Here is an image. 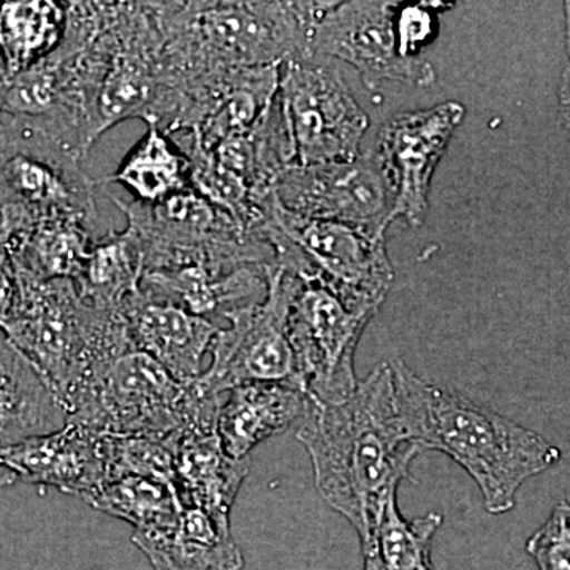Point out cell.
Segmentation results:
<instances>
[{
  "mask_svg": "<svg viewBox=\"0 0 570 570\" xmlns=\"http://www.w3.org/2000/svg\"><path fill=\"white\" fill-rule=\"evenodd\" d=\"M296 439L307 450L318 494L365 542L420 449L397 412L392 363H379L340 403L307 400Z\"/></svg>",
  "mask_w": 570,
  "mask_h": 570,
  "instance_id": "1",
  "label": "cell"
},
{
  "mask_svg": "<svg viewBox=\"0 0 570 570\" xmlns=\"http://www.w3.org/2000/svg\"><path fill=\"white\" fill-rule=\"evenodd\" d=\"M390 363L407 438L420 450H436L460 464L478 483L491 515L510 512L527 480L560 463L561 450L530 428L430 384L403 360Z\"/></svg>",
  "mask_w": 570,
  "mask_h": 570,
  "instance_id": "2",
  "label": "cell"
},
{
  "mask_svg": "<svg viewBox=\"0 0 570 570\" xmlns=\"http://www.w3.org/2000/svg\"><path fill=\"white\" fill-rule=\"evenodd\" d=\"M225 393L183 384L140 348L94 366L63 400L69 423L115 436L175 439L186 431H217Z\"/></svg>",
  "mask_w": 570,
  "mask_h": 570,
  "instance_id": "3",
  "label": "cell"
},
{
  "mask_svg": "<svg viewBox=\"0 0 570 570\" xmlns=\"http://www.w3.org/2000/svg\"><path fill=\"white\" fill-rule=\"evenodd\" d=\"M335 2H168L167 40L195 70L281 67L313 56Z\"/></svg>",
  "mask_w": 570,
  "mask_h": 570,
  "instance_id": "4",
  "label": "cell"
},
{
  "mask_svg": "<svg viewBox=\"0 0 570 570\" xmlns=\"http://www.w3.org/2000/svg\"><path fill=\"white\" fill-rule=\"evenodd\" d=\"M17 279L0 330L62 403L94 366L135 346L122 314L88 305L73 281Z\"/></svg>",
  "mask_w": 570,
  "mask_h": 570,
  "instance_id": "5",
  "label": "cell"
},
{
  "mask_svg": "<svg viewBox=\"0 0 570 570\" xmlns=\"http://www.w3.org/2000/svg\"><path fill=\"white\" fill-rule=\"evenodd\" d=\"M110 198L141 247L145 273L183 266L230 273L243 266L277 265L276 249L265 228L245 230L193 187L159 204Z\"/></svg>",
  "mask_w": 570,
  "mask_h": 570,
  "instance_id": "6",
  "label": "cell"
},
{
  "mask_svg": "<svg viewBox=\"0 0 570 570\" xmlns=\"http://www.w3.org/2000/svg\"><path fill=\"white\" fill-rule=\"evenodd\" d=\"M81 157L32 119L0 115V212L21 225L77 216L96 224V181Z\"/></svg>",
  "mask_w": 570,
  "mask_h": 570,
  "instance_id": "7",
  "label": "cell"
},
{
  "mask_svg": "<svg viewBox=\"0 0 570 570\" xmlns=\"http://www.w3.org/2000/svg\"><path fill=\"white\" fill-rule=\"evenodd\" d=\"M302 277L284 266H269L268 292L261 302L224 314L227 326L214 337L212 362L197 384L223 395L250 382H283L299 387L288 336V316Z\"/></svg>",
  "mask_w": 570,
  "mask_h": 570,
  "instance_id": "8",
  "label": "cell"
},
{
  "mask_svg": "<svg viewBox=\"0 0 570 570\" xmlns=\"http://www.w3.org/2000/svg\"><path fill=\"white\" fill-rule=\"evenodd\" d=\"M266 214L302 254L309 269L307 277L318 281L354 313L376 316L395 277L385 235L296 216L281 206L275 190Z\"/></svg>",
  "mask_w": 570,
  "mask_h": 570,
  "instance_id": "9",
  "label": "cell"
},
{
  "mask_svg": "<svg viewBox=\"0 0 570 570\" xmlns=\"http://www.w3.org/2000/svg\"><path fill=\"white\" fill-rule=\"evenodd\" d=\"M279 97L296 149V164L348 163L360 156L370 118L330 59L281 66Z\"/></svg>",
  "mask_w": 570,
  "mask_h": 570,
  "instance_id": "10",
  "label": "cell"
},
{
  "mask_svg": "<svg viewBox=\"0 0 570 570\" xmlns=\"http://www.w3.org/2000/svg\"><path fill=\"white\" fill-rule=\"evenodd\" d=\"M288 316L299 387L307 400L340 403L355 392L354 358L370 316L348 309L314 277L299 276Z\"/></svg>",
  "mask_w": 570,
  "mask_h": 570,
  "instance_id": "11",
  "label": "cell"
},
{
  "mask_svg": "<svg viewBox=\"0 0 570 570\" xmlns=\"http://www.w3.org/2000/svg\"><path fill=\"white\" fill-rule=\"evenodd\" d=\"M283 208L306 219L354 225L385 235L392 224L393 198L376 151L348 163L292 165L276 179Z\"/></svg>",
  "mask_w": 570,
  "mask_h": 570,
  "instance_id": "12",
  "label": "cell"
},
{
  "mask_svg": "<svg viewBox=\"0 0 570 570\" xmlns=\"http://www.w3.org/2000/svg\"><path fill=\"white\" fill-rule=\"evenodd\" d=\"M397 10L400 3L384 0L335 2L314 29L313 56L355 67L370 89L385 81L428 88L436 81V70L426 59L401 55Z\"/></svg>",
  "mask_w": 570,
  "mask_h": 570,
  "instance_id": "13",
  "label": "cell"
},
{
  "mask_svg": "<svg viewBox=\"0 0 570 570\" xmlns=\"http://www.w3.org/2000/svg\"><path fill=\"white\" fill-rule=\"evenodd\" d=\"M464 115L463 105L449 100L385 124L374 151L392 193V223L403 219L414 228L425 223L434 171Z\"/></svg>",
  "mask_w": 570,
  "mask_h": 570,
  "instance_id": "14",
  "label": "cell"
},
{
  "mask_svg": "<svg viewBox=\"0 0 570 570\" xmlns=\"http://www.w3.org/2000/svg\"><path fill=\"white\" fill-rule=\"evenodd\" d=\"M0 469L29 485L85 499L107 478L104 434L67 423L61 430L0 450Z\"/></svg>",
  "mask_w": 570,
  "mask_h": 570,
  "instance_id": "15",
  "label": "cell"
},
{
  "mask_svg": "<svg viewBox=\"0 0 570 570\" xmlns=\"http://www.w3.org/2000/svg\"><path fill=\"white\" fill-rule=\"evenodd\" d=\"M119 313L126 321L135 347L153 356L183 384L204 373L205 356L212 351L220 326L175 303L137 292Z\"/></svg>",
  "mask_w": 570,
  "mask_h": 570,
  "instance_id": "16",
  "label": "cell"
},
{
  "mask_svg": "<svg viewBox=\"0 0 570 570\" xmlns=\"http://www.w3.org/2000/svg\"><path fill=\"white\" fill-rule=\"evenodd\" d=\"M132 542L154 570H242L245 558L232 534L230 520L195 505H183L174 527L134 532Z\"/></svg>",
  "mask_w": 570,
  "mask_h": 570,
  "instance_id": "17",
  "label": "cell"
},
{
  "mask_svg": "<svg viewBox=\"0 0 570 570\" xmlns=\"http://www.w3.org/2000/svg\"><path fill=\"white\" fill-rule=\"evenodd\" d=\"M306 403L303 390L283 382H250L228 390L217 417L224 452L234 460L249 459L261 442L303 419Z\"/></svg>",
  "mask_w": 570,
  "mask_h": 570,
  "instance_id": "18",
  "label": "cell"
},
{
  "mask_svg": "<svg viewBox=\"0 0 570 570\" xmlns=\"http://www.w3.org/2000/svg\"><path fill=\"white\" fill-rule=\"evenodd\" d=\"M67 423L61 397L0 330V450Z\"/></svg>",
  "mask_w": 570,
  "mask_h": 570,
  "instance_id": "19",
  "label": "cell"
},
{
  "mask_svg": "<svg viewBox=\"0 0 570 570\" xmlns=\"http://www.w3.org/2000/svg\"><path fill=\"white\" fill-rule=\"evenodd\" d=\"M249 471V459L234 460L224 452L217 431H186L176 438L175 487L183 505L230 520Z\"/></svg>",
  "mask_w": 570,
  "mask_h": 570,
  "instance_id": "20",
  "label": "cell"
},
{
  "mask_svg": "<svg viewBox=\"0 0 570 570\" xmlns=\"http://www.w3.org/2000/svg\"><path fill=\"white\" fill-rule=\"evenodd\" d=\"M94 223L77 216L48 217L9 236L18 275L33 279L77 281L94 243Z\"/></svg>",
  "mask_w": 570,
  "mask_h": 570,
  "instance_id": "21",
  "label": "cell"
},
{
  "mask_svg": "<svg viewBox=\"0 0 570 570\" xmlns=\"http://www.w3.org/2000/svg\"><path fill=\"white\" fill-rule=\"evenodd\" d=\"M279 81L281 67L232 70L205 121L187 137L213 151L228 138L250 132L275 104Z\"/></svg>",
  "mask_w": 570,
  "mask_h": 570,
  "instance_id": "22",
  "label": "cell"
},
{
  "mask_svg": "<svg viewBox=\"0 0 570 570\" xmlns=\"http://www.w3.org/2000/svg\"><path fill=\"white\" fill-rule=\"evenodd\" d=\"M124 157L115 174L94 179L96 186L121 184L135 202L159 204L190 187V160L181 146L156 124Z\"/></svg>",
  "mask_w": 570,
  "mask_h": 570,
  "instance_id": "23",
  "label": "cell"
},
{
  "mask_svg": "<svg viewBox=\"0 0 570 570\" xmlns=\"http://www.w3.org/2000/svg\"><path fill=\"white\" fill-rule=\"evenodd\" d=\"M66 26L67 2H0V71L14 77L50 58Z\"/></svg>",
  "mask_w": 570,
  "mask_h": 570,
  "instance_id": "24",
  "label": "cell"
},
{
  "mask_svg": "<svg viewBox=\"0 0 570 570\" xmlns=\"http://www.w3.org/2000/svg\"><path fill=\"white\" fill-rule=\"evenodd\" d=\"M145 261L132 232L124 228L96 239L81 275L75 281L81 298L104 311H121L141 287Z\"/></svg>",
  "mask_w": 570,
  "mask_h": 570,
  "instance_id": "25",
  "label": "cell"
},
{
  "mask_svg": "<svg viewBox=\"0 0 570 570\" xmlns=\"http://www.w3.org/2000/svg\"><path fill=\"white\" fill-rule=\"evenodd\" d=\"M85 501L94 509L127 521L135 532H156L174 527L183 504L174 483L142 475L105 480Z\"/></svg>",
  "mask_w": 570,
  "mask_h": 570,
  "instance_id": "26",
  "label": "cell"
},
{
  "mask_svg": "<svg viewBox=\"0 0 570 570\" xmlns=\"http://www.w3.org/2000/svg\"><path fill=\"white\" fill-rule=\"evenodd\" d=\"M442 521L436 512L406 520L393 497L376 528L362 543L363 570H434L431 547Z\"/></svg>",
  "mask_w": 570,
  "mask_h": 570,
  "instance_id": "27",
  "label": "cell"
},
{
  "mask_svg": "<svg viewBox=\"0 0 570 570\" xmlns=\"http://www.w3.org/2000/svg\"><path fill=\"white\" fill-rule=\"evenodd\" d=\"M176 438L104 434L105 480L142 475L175 485Z\"/></svg>",
  "mask_w": 570,
  "mask_h": 570,
  "instance_id": "28",
  "label": "cell"
},
{
  "mask_svg": "<svg viewBox=\"0 0 570 570\" xmlns=\"http://www.w3.org/2000/svg\"><path fill=\"white\" fill-rule=\"evenodd\" d=\"M527 551L539 570H570V502L560 501L528 539Z\"/></svg>",
  "mask_w": 570,
  "mask_h": 570,
  "instance_id": "29",
  "label": "cell"
},
{
  "mask_svg": "<svg viewBox=\"0 0 570 570\" xmlns=\"http://www.w3.org/2000/svg\"><path fill=\"white\" fill-rule=\"evenodd\" d=\"M436 33V20L423 6L400 7L396 14V36L401 55L422 58V50Z\"/></svg>",
  "mask_w": 570,
  "mask_h": 570,
  "instance_id": "30",
  "label": "cell"
},
{
  "mask_svg": "<svg viewBox=\"0 0 570 570\" xmlns=\"http://www.w3.org/2000/svg\"><path fill=\"white\" fill-rule=\"evenodd\" d=\"M18 279L7 243L6 232L0 228V322L9 314L17 295Z\"/></svg>",
  "mask_w": 570,
  "mask_h": 570,
  "instance_id": "31",
  "label": "cell"
},
{
  "mask_svg": "<svg viewBox=\"0 0 570 570\" xmlns=\"http://www.w3.org/2000/svg\"><path fill=\"white\" fill-rule=\"evenodd\" d=\"M566 45H568V66L560 88L561 118L564 126L570 130V2H566Z\"/></svg>",
  "mask_w": 570,
  "mask_h": 570,
  "instance_id": "32",
  "label": "cell"
},
{
  "mask_svg": "<svg viewBox=\"0 0 570 570\" xmlns=\"http://www.w3.org/2000/svg\"><path fill=\"white\" fill-rule=\"evenodd\" d=\"M14 482H17V478H14L11 472L6 471V469H0V489L13 485Z\"/></svg>",
  "mask_w": 570,
  "mask_h": 570,
  "instance_id": "33",
  "label": "cell"
}]
</instances>
